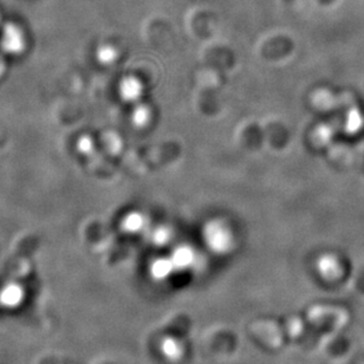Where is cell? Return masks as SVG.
<instances>
[{
  "label": "cell",
  "mask_w": 364,
  "mask_h": 364,
  "mask_svg": "<svg viewBox=\"0 0 364 364\" xmlns=\"http://www.w3.org/2000/svg\"><path fill=\"white\" fill-rule=\"evenodd\" d=\"M203 240L212 252L225 255L233 247V235L230 228L220 220H210L205 225Z\"/></svg>",
  "instance_id": "obj_1"
},
{
  "label": "cell",
  "mask_w": 364,
  "mask_h": 364,
  "mask_svg": "<svg viewBox=\"0 0 364 364\" xmlns=\"http://www.w3.org/2000/svg\"><path fill=\"white\" fill-rule=\"evenodd\" d=\"M144 87L136 77L128 76L119 82V94L123 101L136 102L141 97Z\"/></svg>",
  "instance_id": "obj_2"
},
{
  "label": "cell",
  "mask_w": 364,
  "mask_h": 364,
  "mask_svg": "<svg viewBox=\"0 0 364 364\" xmlns=\"http://www.w3.org/2000/svg\"><path fill=\"white\" fill-rule=\"evenodd\" d=\"M171 259L174 264L176 271L187 270L196 263V252L189 246H179L173 251Z\"/></svg>",
  "instance_id": "obj_3"
},
{
  "label": "cell",
  "mask_w": 364,
  "mask_h": 364,
  "mask_svg": "<svg viewBox=\"0 0 364 364\" xmlns=\"http://www.w3.org/2000/svg\"><path fill=\"white\" fill-rule=\"evenodd\" d=\"M1 48L10 55H18L24 50V41L16 28H9L1 39Z\"/></svg>",
  "instance_id": "obj_4"
},
{
  "label": "cell",
  "mask_w": 364,
  "mask_h": 364,
  "mask_svg": "<svg viewBox=\"0 0 364 364\" xmlns=\"http://www.w3.org/2000/svg\"><path fill=\"white\" fill-rule=\"evenodd\" d=\"M176 271L171 258H159L151 265V274L155 280H165Z\"/></svg>",
  "instance_id": "obj_5"
},
{
  "label": "cell",
  "mask_w": 364,
  "mask_h": 364,
  "mask_svg": "<svg viewBox=\"0 0 364 364\" xmlns=\"http://www.w3.org/2000/svg\"><path fill=\"white\" fill-rule=\"evenodd\" d=\"M146 220L142 214L139 212H132L124 217L122 220V230L127 233H137L144 228Z\"/></svg>",
  "instance_id": "obj_6"
},
{
  "label": "cell",
  "mask_w": 364,
  "mask_h": 364,
  "mask_svg": "<svg viewBox=\"0 0 364 364\" xmlns=\"http://www.w3.org/2000/svg\"><path fill=\"white\" fill-rule=\"evenodd\" d=\"M318 271L324 278L333 279L335 277L338 276L340 267L333 257L324 256L318 260Z\"/></svg>",
  "instance_id": "obj_7"
},
{
  "label": "cell",
  "mask_w": 364,
  "mask_h": 364,
  "mask_svg": "<svg viewBox=\"0 0 364 364\" xmlns=\"http://www.w3.org/2000/svg\"><path fill=\"white\" fill-rule=\"evenodd\" d=\"M162 354L165 355L168 360H179L182 356V346L179 341L168 337L162 341L161 343Z\"/></svg>",
  "instance_id": "obj_8"
},
{
  "label": "cell",
  "mask_w": 364,
  "mask_h": 364,
  "mask_svg": "<svg viewBox=\"0 0 364 364\" xmlns=\"http://www.w3.org/2000/svg\"><path fill=\"white\" fill-rule=\"evenodd\" d=\"M0 301L6 306H14L21 301V290L16 285H10L0 294Z\"/></svg>",
  "instance_id": "obj_9"
},
{
  "label": "cell",
  "mask_w": 364,
  "mask_h": 364,
  "mask_svg": "<svg viewBox=\"0 0 364 364\" xmlns=\"http://www.w3.org/2000/svg\"><path fill=\"white\" fill-rule=\"evenodd\" d=\"M149 119H151V110L147 105H139L135 107L133 114H132L134 126L142 128V127L147 126Z\"/></svg>",
  "instance_id": "obj_10"
},
{
  "label": "cell",
  "mask_w": 364,
  "mask_h": 364,
  "mask_svg": "<svg viewBox=\"0 0 364 364\" xmlns=\"http://www.w3.org/2000/svg\"><path fill=\"white\" fill-rule=\"evenodd\" d=\"M96 60L102 65H110L117 60V51L112 46H101L96 53Z\"/></svg>",
  "instance_id": "obj_11"
},
{
  "label": "cell",
  "mask_w": 364,
  "mask_h": 364,
  "mask_svg": "<svg viewBox=\"0 0 364 364\" xmlns=\"http://www.w3.org/2000/svg\"><path fill=\"white\" fill-rule=\"evenodd\" d=\"M151 240L154 242L155 245L164 246L171 240V231L168 228H158L154 230L153 235H151Z\"/></svg>",
  "instance_id": "obj_12"
},
{
  "label": "cell",
  "mask_w": 364,
  "mask_h": 364,
  "mask_svg": "<svg viewBox=\"0 0 364 364\" xmlns=\"http://www.w3.org/2000/svg\"><path fill=\"white\" fill-rule=\"evenodd\" d=\"M77 151L83 155H90L94 151L95 144L92 139L87 135L80 137L77 141Z\"/></svg>",
  "instance_id": "obj_13"
}]
</instances>
